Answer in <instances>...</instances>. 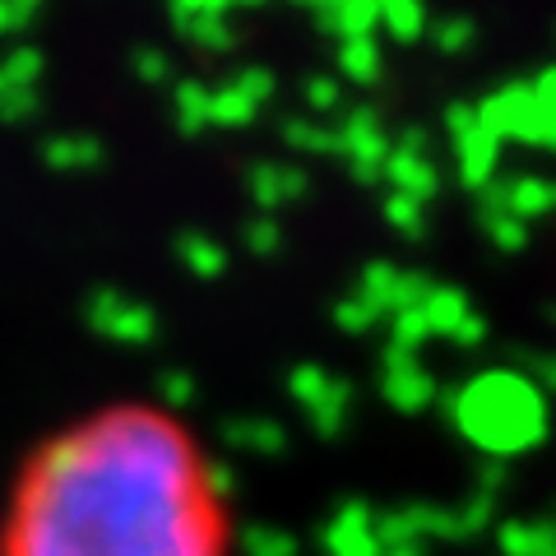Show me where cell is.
<instances>
[{
  "label": "cell",
  "instance_id": "obj_1",
  "mask_svg": "<svg viewBox=\"0 0 556 556\" xmlns=\"http://www.w3.org/2000/svg\"><path fill=\"white\" fill-rule=\"evenodd\" d=\"M237 515L214 455L181 413L112 399L20 459L0 556H232Z\"/></svg>",
  "mask_w": 556,
  "mask_h": 556
}]
</instances>
